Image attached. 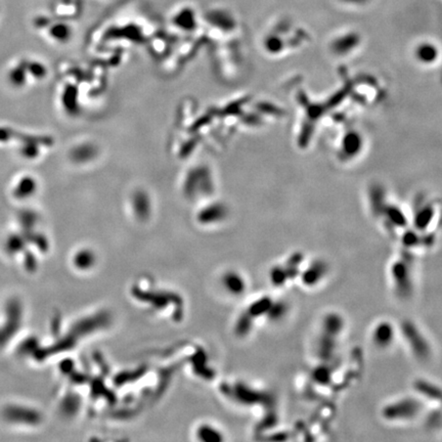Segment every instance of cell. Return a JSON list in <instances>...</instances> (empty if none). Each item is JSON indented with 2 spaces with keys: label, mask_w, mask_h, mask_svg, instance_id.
<instances>
[{
  "label": "cell",
  "mask_w": 442,
  "mask_h": 442,
  "mask_svg": "<svg viewBox=\"0 0 442 442\" xmlns=\"http://www.w3.org/2000/svg\"><path fill=\"white\" fill-rule=\"evenodd\" d=\"M391 334H392V330L389 325L381 324L378 326V328H376L375 333H374L375 342L378 345H381L383 347L388 345V343H390V341L392 340Z\"/></svg>",
  "instance_id": "obj_1"
}]
</instances>
